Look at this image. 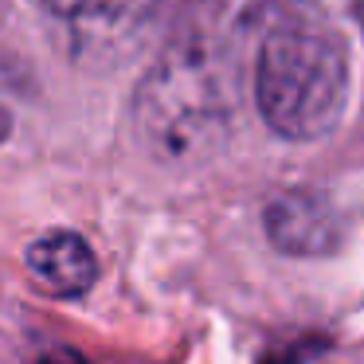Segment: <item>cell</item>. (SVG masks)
<instances>
[{"mask_svg": "<svg viewBox=\"0 0 364 364\" xmlns=\"http://www.w3.org/2000/svg\"><path fill=\"white\" fill-rule=\"evenodd\" d=\"M255 102L286 141H314L348 102V48L317 0H259L251 9Z\"/></svg>", "mask_w": 364, "mask_h": 364, "instance_id": "obj_1", "label": "cell"}, {"mask_svg": "<svg viewBox=\"0 0 364 364\" xmlns=\"http://www.w3.org/2000/svg\"><path fill=\"white\" fill-rule=\"evenodd\" d=\"M9 129H12V118H9V110H4V106H0V141H4V137H9Z\"/></svg>", "mask_w": 364, "mask_h": 364, "instance_id": "obj_7", "label": "cell"}, {"mask_svg": "<svg viewBox=\"0 0 364 364\" xmlns=\"http://www.w3.org/2000/svg\"><path fill=\"white\" fill-rule=\"evenodd\" d=\"M267 235L286 255H329L341 243V220L314 192H286L267 204Z\"/></svg>", "mask_w": 364, "mask_h": 364, "instance_id": "obj_3", "label": "cell"}, {"mask_svg": "<svg viewBox=\"0 0 364 364\" xmlns=\"http://www.w3.org/2000/svg\"><path fill=\"white\" fill-rule=\"evenodd\" d=\"M28 274L55 298H82L98 278V259L82 235L48 231L28 247Z\"/></svg>", "mask_w": 364, "mask_h": 364, "instance_id": "obj_5", "label": "cell"}, {"mask_svg": "<svg viewBox=\"0 0 364 364\" xmlns=\"http://www.w3.org/2000/svg\"><path fill=\"white\" fill-rule=\"evenodd\" d=\"M36 364H90V360L79 353H71V348H51V353H43Z\"/></svg>", "mask_w": 364, "mask_h": 364, "instance_id": "obj_6", "label": "cell"}, {"mask_svg": "<svg viewBox=\"0 0 364 364\" xmlns=\"http://www.w3.org/2000/svg\"><path fill=\"white\" fill-rule=\"evenodd\" d=\"M36 4L59 24H67L75 43H87V48L126 40L157 9V0H36Z\"/></svg>", "mask_w": 364, "mask_h": 364, "instance_id": "obj_4", "label": "cell"}, {"mask_svg": "<svg viewBox=\"0 0 364 364\" xmlns=\"http://www.w3.org/2000/svg\"><path fill=\"white\" fill-rule=\"evenodd\" d=\"M137 118L153 145L168 157L204 153L223 137L231 118V90L208 48H173L141 82Z\"/></svg>", "mask_w": 364, "mask_h": 364, "instance_id": "obj_2", "label": "cell"}]
</instances>
